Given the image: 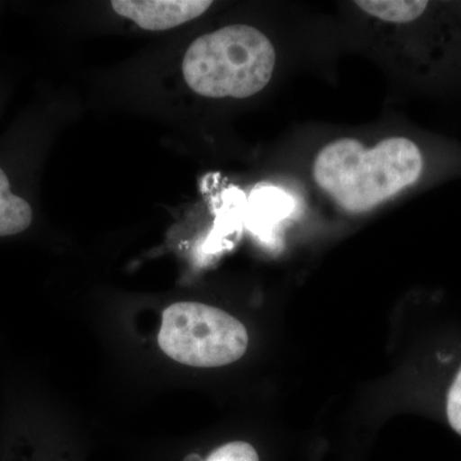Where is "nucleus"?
<instances>
[{"instance_id": "nucleus-1", "label": "nucleus", "mask_w": 461, "mask_h": 461, "mask_svg": "<svg viewBox=\"0 0 461 461\" xmlns=\"http://www.w3.org/2000/svg\"><path fill=\"white\" fill-rule=\"evenodd\" d=\"M423 156L415 142L390 138L375 148L341 139L321 149L314 160V180L350 213H363L420 180Z\"/></svg>"}, {"instance_id": "nucleus-2", "label": "nucleus", "mask_w": 461, "mask_h": 461, "mask_svg": "<svg viewBox=\"0 0 461 461\" xmlns=\"http://www.w3.org/2000/svg\"><path fill=\"white\" fill-rule=\"evenodd\" d=\"M275 66V48L263 32L230 25L196 39L185 54L182 72L199 95L244 99L268 85Z\"/></svg>"}, {"instance_id": "nucleus-3", "label": "nucleus", "mask_w": 461, "mask_h": 461, "mask_svg": "<svg viewBox=\"0 0 461 461\" xmlns=\"http://www.w3.org/2000/svg\"><path fill=\"white\" fill-rule=\"evenodd\" d=\"M158 344L177 363L215 368L238 362L248 350L244 324L202 303H176L163 312Z\"/></svg>"}, {"instance_id": "nucleus-4", "label": "nucleus", "mask_w": 461, "mask_h": 461, "mask_svg": "<svg viewBox=\"0 0 461 461\" xmlns=\"http://www.w3.org/2000/svg\"><path fill=\"white\" fill-rule=\"evenodd\" d=\"M213 5L205 0H113L115 14L148 32H163L202 16Z\"/></svg>"}, {"instance_id": "nucleus-5", "label": "nucleus", "mask_w": 461, "mask_h": 461, "mask_svg": "<svg viewBox=\"0 0 461 461\" xmlns=\"http://www.w3.org/2000/svg\"><path fill=\"white\" fill-rule=\"evenodd\" d=\"M355 5L366 14L386 23H406L420 18L429 3L420 0H360Z\"/></svg>"}, {"instance_id": "nucleus-6", "label": "nucleus", "mask_w": 461, "mask_h": 461, "mask_svg": "<svg viewBox=\"0 0 461 461\" xmlns=\"http://www.w3.org/2000/svg\"><path fill=\"white\" fill-rule=\"evenodd\" d=\"M203 461H260L256 448L244 441L230 442L218 447Z\"/></svg>"}, {"instance_id": "nucleus-7", "label": "nucleus", "mask_w": 461, "mask_h": 461, "mask_svg": "<svg viewBox=\"0 0 461 461\" xmlns=\"http://www.w3.org/2000/svg\"><path fill=\"white\" fill-rule=\"evenodd\" d=\"M185 461H203L199 455H189Z\"/></svg>"}]
</instances>
